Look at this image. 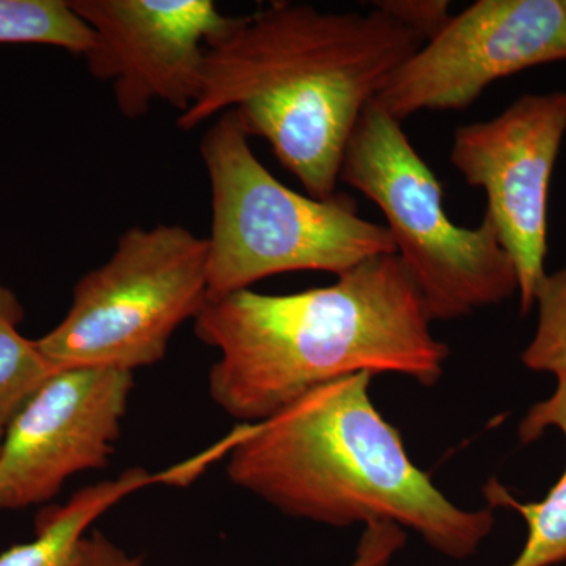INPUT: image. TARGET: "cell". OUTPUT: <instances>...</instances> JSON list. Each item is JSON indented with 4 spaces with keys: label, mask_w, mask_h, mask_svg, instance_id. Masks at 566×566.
I'll use <instances>...</instances> for the list:
<instances>
[{
    "label": "cell",
    "mask_w": 566,
    "mask_h": 566,
    "mask_svg": "<svg viewBox=\"0 0 566 566\" xmlns=\"http://www.w3.org/2000/svg\"><path fill=\"white\" fill-rule=\"evenodd\" d=\"M249 140L237 112L226 111L200 142L211 189L208 297L271 275H342L397 253L387 227L360 218L353 197L319 200L293 191L260 163Z\"/></svg>",
    "instance_id": "4"
},
{
    "label": "cell",
    "mask_w": 566,
    "mask_h": 566,
    "mask_svg": "<svg viewBox=\"0 0 566 566\" xmlns=\"http://www.w3.org/2000/svg\"><path fill=\"white\" fill-rule=\"evenodd\" d=\"M0 44H46L84 57L95 33L70 0H0Z\"/></svg>",
    "instance_id": "14"
},
{
    "label": "cell",
    "mask_w": 566,
    "mask_h": 566,
    "mask_svg": "<svg viewBox=\"0 0 566 566\" xmlns=\"http://www.w3.org/2000/svg\"><path fill=\"white\" fill-rule=\"evenodd\" d=\"M431 324L422 293L394 253L319 289L208 297L193 333L219 353L208 376L211 400L233 419L259 423L346 376L438 385L450 348Z\"/></svg>",
    "instance_id": "1"
},
{
    "label": "cell",
    "mask_w": 566,
    "mask_h": 566,
    "mask_svg": "<svg viewBox=\"0 0 566 566\" xmlns=\"http://www.w3.org/2000/svg\"><path fill=\"white\" fill-rule=\"evenodd\" d=\"M535 305L538 323L521 360L528 370L566 376V266L543 277Z\"/></svg>",
    "instance_id": "15"
},
{
    "label": "cell",
    "mask_w": 566,
    "mask_h": 566,
    "mask_svg": "<svg viewBox=\"0 0 566 566\" xmlns=\"http://www.w3.org/2000/svg\"><path fill=\"white\" fill-rule=\"evenodd\" d=\"M3 434H6V427H0V447H2Z\"/></svg>",
    "instance_id": "18"
},
{
    "label": "cell",
    "mask_w": 566,
    "mask_h": 566,
    "mask_svg": "<svg viewBox=\"0 0 566 566\" xmlns=\"http://www.w3.org/2000/svg\"><path fill=\"white\" fill-rule=\"evenodd\" d=\"M374 378L316 387L279 415L241 424L214 455L229 453L234 485L283 515L340 528L395 524L452 560L475 556L495 526L493 509H461L412 463L371 401Z\"/></svg>",
    "instance_id": "3"
},
{
    "label": "cell",
    "mask_w": 566,
    "mask_h": 566,
    "mask_svg": "<svg viewBox=\"0 0 566 566\" xmlns=\"http://www.w3.org/2000/svg\"><path fill=\"white\" fill-rule=\"evenodd\" d=\"M134 385L114 367L61 368L7 423L0 447V510L59 494L70 476L109 463Z\"/></svg>",
    "instance_id": "10"
},
{
    "label": "cell",
    "mask_w": 566,
    "mask_h": 566,
    "mask_svg": "<svg viewBox=\"0 0 566 566\" xmlns=\"http://www.w3.org/2000/svg\"><path fill=\"white\" fill-rule=\"evenodd\" d=\"M565 134L566 92L526 93L497 117L453 134L450 164L486 193L485 214L515 264L523 314L547 274V199Z\"/></svg>",
    "instance_id": "8"
},
{
    "label": "cell",
    "mask_w": 566,
    "mask_h": 566,
    "mask_svg": "<svg viewBox=\"0 0 566 566\" xmlns=\"http://www.w3.org/2000/svg\"><path fill=\"white\" fill-rule=\"evenodd\" d=\"M556 378L554 394L532 406L520 424L517 433L524 444L535 441L549 428H557L566 442V376ZM483 494L490 509L505 506L526 521V545L510 566H553L566 560V465L545 501L523 504L495 479L486 483Z\"/></svg>",
    "instance_id": "12"
},
{
    "label": "cell",
    "mask_w": 566,
    "mask_h": 566,
    "mask_svg": "<svg viewBox=\"0 0 566 566\" xmlns=\"http://www.w3.org/2000/svg\"><path fill=\"white\" fill-rule=\"evenodd\" d=\"M91 25L84 61L109 82L123 117L137 120L156 103L185 114L202 91L208 44L237 24L211 0H70Z\"/></svg>",
    "instance_id": "9"
},
{
    "label": "cell",
    "mask_w": 566,
    "mask_h": 566,
    "mask_svg": "<svg viewBox=\"0 0 566 566\" xmlns=\"http://www.w3.org/2000/svg\"><path fill=\"white\" fill-rule=\"evenodd\" d=\"M169 483L167 472L129 469L117 479L82 488L63 505L43 510L35 520V538L0 554V566H77L85 532L126 495L153 483Z\"/></svg>",
    "instance_id": "11"
},
{
    "label": "cell",
    "mask_w": 566,
    "mask_h": 566,
    "mask_svg": "<svg viewBox=\"0 0 566 566\" xmlns=\"http://www.w3.org/2000/svg\"><path fill=\"white\" fill-rule=\"evenodd\" d=\"M375 9L385 11L423 41L433 39L452 18L447 0H379Z\"/></svg>",
    "instance_id": "17"
},
{
    "label": "cell",
    "mask_w": 566,
    "mask_h": 566,
    "mask_svg": "<svg viewBox=\"0 0 566 566\" xmlns=\"http://www.w3.org/2000/svg\"><path fill=\"white\" fill-rule=\"evenodd\" d=\"M340 181L382 211L397 255L434 322L464 318L517 293L515 264L488 216L474 229L447 214L444 191L403 126L375 99L365 107Z\"/></svg>",
    "instance_id": "5"
},
{
    "label": "cell",
    "mask_w": 566,
    "mask_h": 566,
    "mask_svg": "<svg viewBox=\"0 0 566 566\" xmlns=\"http://www.w3.org/2000/svg\"><path fill=\"white\" fill-rule=\"evenodd\" d=\"M424 43L385 11L324 13L273 2L208 44L202 91L177 126L237 112L249 137L324 200L337 193L354 128L387 77Z\"/></svg>",
    "instance_id": "2"
},
{
    "label": "cell",
    "mask_w": 566,
    "mask_h": 566,
    "mask_svg": "<svg viewBox=\"0 0 566 566\" xmlns=\"http://www.w3.org/2000/svg\"><path fill=\"white\" fill-rule=\"evenodd\" d=\"M406 545L405 528L395 524L365 526L348 566H390ZM77 566H142L140 557H129L102 532H93L81 543Z\"/></svg>",
    "instance_id": "16"
},
{
    "label": "cell",
    "mask_w": 566,
    "mask_h": 566,
    "mask_svg": "<svg viewBox=\"0 0 566 566\" xmlns=\"http://www.w3.org/2000/svg\"><path fill=\"white\" fill-rule=\"evenodd\" d=\"M562 61L560 0H479L409 55L375 102L400 123L423 111H464L494 82Z\"/></svg>",
    "instance_id": "7"
},
{
    "label": "cell",
    "mask_w": 566,
    "mask_h": 566,
    "mask_svg": "<svg viewBox=\"0 0 566 566\" xmlns=\"http://www.w3.org/2000/svg\"><path fill=\"white\" fill-rule=\"evenodd\" d=\"M24 308L17 294L0 281V427L61 368L40 352L36 340L20 333Z\"/></svg>",
    "instance_id": "13"
},
{
    "label": "cell",
    "mask_w": 566,
    "mask_h": 566,
    "mask_svg": "<svg viewBox=\"0 0 566 566\" xmlns=\"http://www.w3.org/2000/svg\"><path fill=\"white\" fill-rule=\"evenodd\" d=\"M208 240L181 226L126 230L82 275L65 318L36 340L55 367L134 371L166 357L178 327L208 301Z\"/></svg>",
    "instance_id": "6"
},
{
    "label": "cell",
    "mask_w": 566,
    "mask_h": 566,
    "mask_svg": "<svg viewBox=\"0 0 566 566\" xmlns=\"http://www.w3.org/2000/svg\"><path fill=\"white\" fill-rule=\"evenodd\" d=\"M560 2H562V7H564L565 14H566V0H560Z\"/></svg>",
    "instance_id": "19"
}]
</instances>
